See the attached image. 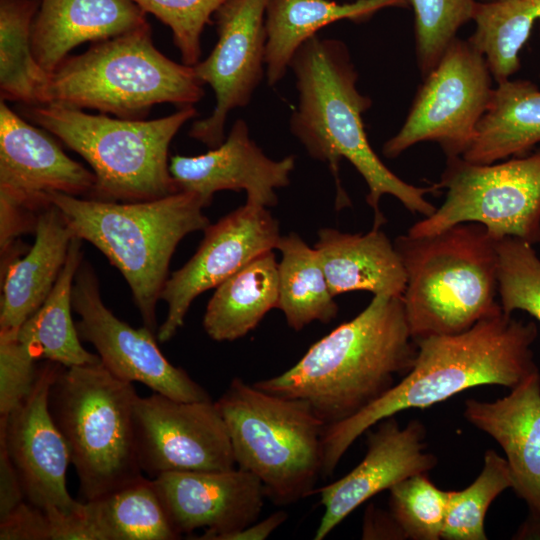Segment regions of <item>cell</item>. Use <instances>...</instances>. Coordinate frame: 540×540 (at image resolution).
<instances>
[{
    "label": "cell",
    "mask_w": 540,
    "mask_h": 540,
    "mask_svg": "<svg viewBox=\"0 0 540 540\" xmlns=\"http://www.w3.org/2000/svg\"><path fill=\"white\" fill-rule=\"evenodd\" d=\"M18 331L0 330V417L15 410L30 394L38 367Z\"/></svg>",
    "instance_id": "obj_38"
},
{
    "label": "cell",
    "mask_w": 540,
    "mask_h": 540,
    "mask_svg": "<svg viewBox=\"0 0 540 540\" xmlns=\"http://www.w3.org/2000/svg\"><path fill=\"white\" fill-rule=\"evenodd\" d=\"M438 189L441 206L414 223L407 234L431 235L459 223L483 225L496 240L540 242V150L490 164L449 157Z\"/></svg>",
    "instance_id": "obj_10"
},
{
    "label": "cell",
    "mask_w": 540,
    "mask_h": 540,
    "mask_svg": "<svg viewBox=\"0 0 540 540\" xmlns=\"http://www.w3.org/2000/svg\"><path fill=\"white\" fill-rule=\"evenodd\" d=\"M362 461L342 478L315 490L324 512L314 539L322 540L357 507L402 480L428 473L437 457L426 451V428L419 420L401 427L394 416L368 430Z\"/></svg>",
    "instance_id": "obj_19"
},
{
    "label": "cell",
    "mask_w": 540,
    "mask_h": 540,
    "mask_svg": "<svg viewBox=\"0 0 540 540\" xmlns=\"http://www.w3.org/2000/svg\"><path fill=\"white\" fill-rule=\"evenodd\" d=\"M417 344L402 296L374 295L353 319L316 341L280 375L256 387L309 404L325 426L342 422L378 400L412 368Z\"/></svg>",
    "instance_id": "obj_3"
},
{
    "label": "cell",
    "mask_w": 540,
    "mask_h": 540,
    "mask_svg": "<svg viewBox=\"0 0 540 540\" xmlns=\"http://www.w3.org/2000/svg\"><path fill=\"white\" fill-rule=\"evenodd\" d=\"M414 15L415 55L424 78L460 28L473 20L478 0H408Z\"/></svg>",
    "instance_id": "obj_35"
},
{
    "label": "cell",
    "mask_w": 540,
    "mask_h": 540,
    "mask_svg": "<svg viewBox=\"0 0 540 540\" xmlns=\"http://www.w3.org/2000/svg\"><path fill=\"white\" fill-rule=\"evenodd\" d=\"M276 249L279 297L277 308L296 331L319 321L329 323L338 313L318 253L296 233L281 236Z\"/></svg>",
    "instance_id": "obj_29"
},
{
    "label": "cell",
    "mask_w": 540,
    "mask_h": 540,
    "mask_svg": "<svg viewBox=\"0 0 540 540\" xmlns=\"http://www.w3.org/2000/svg\"><path fill=\"white\" fill-rule=\"evenodd\" d=\"M27 115L90 165L96 182L88 198L139 202L178 192L168 149L197 111L186 106L158 119H124L49 103L30 106Z\"/></svg>",
    "instance_id": "obj_7"
},
{
    "label": "cell",
    "mask_w": 540,
    "mask_h": 540,
    "mask_svg": "<svg viewBox=\"0 0 540 540\" xmlns=\"http://www.w3.org/2000/svg\"><path fill=\"white\" fill-rule=\"evenodd\" d=\"M152 481L176 531L204 529L199 540H222L256 522L267 497L262 482L238 467L167 472Z\"/></svg>",
    "instance_id": "obj_18"
},
{
    "label": "cell",
    "mask_w": 540,
    "mask_h": 540,
    "mask_svg": "<svg viewBox=\"0 0 540 540\" xmlns=\"http://www.w3.org/2000/svg\"><path fill=\"white\" fill-rule=\"evenodd\" d=\"M72 307L79 315L81 341L91 343L103 366L115 377L139 382L153 392L179 401L211 399L206 390L162 354L156 334L133 328L104 304L93 267L82 259L72 287Z\"/></svg>",
    "instance_id": "obj_13"
},
{
    "label": "cell",
    "mask_w": 540,
    "mask_h": 540,
    "mask_svg": "<svg viewBox=\"0 0 540 540\" xmlns=\"http://www.w3.org/2000/svg\"><path fill=\"white\" fill-rule=\"evenodd\" d=\"M151 13L172 31L182 63L195 66L200 61V38L212 14L228 0H131Z\"/></svg>",
    "instance_id": "obj_37"
},
{
    "label": "cell",
    "mask_w": 540,
    "mask_h": 540,
    "mask_svg": "<svg viewBox=\"0 0 540 540\" xmlns=\"http://www.w3.org/2000/svg\"><path fill=\"white\" fill-rule=\"evenodd\" d=\"M0 540H51L48 513L23 501L6 517L0 519Z\"/></svg>",
    "instance_id": "obj_39"
},
{
    "label": "cell",
    "mask_w": 540,
    "mask_h": 540,
    "mask_svg": "<svg viewBox=\"0 0 540 540\" xmlns=\"http://www.w3.org/2000/svg\"><path fill=\"white\" fill-rule=\"evenodd\" d=\"M62 365L46 361L30 394L0 417V442L18 474L25 500L43 509L80 512L84 503L71 497L66 474L71 458L66 441L49 410L51 385Z\"/></svg>",
    "instance_id": "obj_16"
},
{
    "label": "cell",
    "mask_w": 540,
    "mask_h": 540,
    "mask_svg": "<svg viewBox=\"0 0 540 540\" xmlns=\"http://www.w3.org/2000/svg\"><path fill=\"white\" fill-rule=\"evenodd\" d=\"M34 232L35 241L27 253L1 270L0 330L18 331L43 304L76 237L62 212L53 204L38 213Z\"/></svg>",
    "instance_id": "obj_23"
},
{
    "label": "cell",
    "mask_w": 540,
    "mask_h": 540,
    "mask_svg": "<svg viewBox=\"0 0 540 540\" xmlns=\"http://www.w3.org/2000/svg\"><path fill=\"white\" fill-rule=\"evenodd\" d=\"M48 201L75 236L100 250L127 281L144 326L157 334L156 307L179 242L210 224L195 194L178 191L139 202L78 198L60 192Z\"/></svg>",
    "instance_id": "obj_4"
},
{
    "label": "cell",
    "mask_w": 540,
    "mask_h": 540,
    "mask_svg": "<svg viewBox=\"0 0 540 540\" xmlns=\"http://www.w3.org/2000/svg\"><path fill=\"white\" fill-rule=\"evenodd\" d=\"M133 383L101 363L62 366L48 398L52 418L69 449L85 501L103 497L144 474L133 421Z\"/></svg>",
    "instance_id": "obj_8"
},
{
    "label": "cell",
    "mask_w": 540,
    "mask_h": 540,
    "mask_svg": "<svg viewBox=\"0 0 540 540\" xmlns=\"http://www.w3.org/2000/svg\"><path fill=\"white\" fill-rule=\"evenodd\" d=\"M215 402L235 464L262 482L268 498L290 505L315 493L326 426L307 402L264 391L237 377Z\"/></svg>",
    "instance_id": "obj_9"
},
{
    "label": "cell",
    "mask_w": 540,
    "mask_h": 540,
    "mask_svg": "<svg viewBox=\"0 0 540 540\" xmlns=\"http://www.w3.org/2000/svg\"><path fill=\"white\" fill-rule=\"evenodd\" d=\"M81 239L70 243L66 262L48 297L38 310L19 328L18 339L38 359L58 363L64 367L95 364L101 360L87 351L73 322L72 287L83 259Z\"/></svg>",
    "instance_id": "obj_28"
},
{
    "label": "cell",
    "mask_w": 540,
    "mask_h": 540,
    "mask_svg": "<svg viewBox=\"0 0 540 540\" xmlns=\"http://www.w3.org/2000/svg\"><path fill=\"white\" fill-rule=\"evenodd\" d=\"M493 82L484 55L468 39H454L423 78L401 128L384 143V156L435 142L446 158L462 157L489 106Z\"/></svg>",
    "instance_id": "obj_11"
},
{
    "label": "cell",
    "mask_w": 540,
    "mask_h": 540,
    "mask_svg": "<svg viewBox=\"0 0 540 540\" xmlns=\"http://www.w3.org/2000/svg\"><path fill=\"white\" fill-rule=\"evenodd\" d=\"M364 518L363 539H404V534L391 513L372 508Z\"/></svg>",
    "instance_id": "obj_41"
},
{
    "label": "cell",
    "mask_w": 540,
    "mask_h": 540,
    "mask_svg": "<svg viewBox=\"0 0 540 540\" xmlns=\"http://www.w3.org/2000/svg\"><path fill=\"white\" fill-rule=\"evenodd\" d=\"M288 518L285 511H276L267 518L256 521L248 527L228 534L222 540H264L279 528Z\"/></svg>",
    "instance_id": "obj_42"
},
{
    "label": "cell",
    "mask_w": 540,
    "mask_h": 540,
    "mask_svg": "<svg viewBox=\"0 0 540 540\" xmlns=\"http://www.w3.org/2000/svg\"><path fill=\"white\" fill-rule=\"evenodd\" d=\"M25 501V495L12 461L0 442V519Z\"/></svg>",
    "instance_id": "obj_40"
},
{
    "label": "cell",
    "mask_w": 540,
    "mask_h": 540,
    "mask_svg": "<svg viewBox=\"0 0 540 540\" xmlns=\"http://www.w3.org/2000/svg\"><path fill=\"white\" fill-rule=\"evenodd\" d=\"M540 20V0L478 1L468 40L484 55L495 83L521 67L520 52Z\"/></svg>",
    "instance_id": "obj_32"
},
{
    "label": "cell",
    "mask_w": 540,
    "mask_h": 540,
    "mask_svg": "<svg viewBox=\"0 0 540 540\" xmlns=\"http://www.w3.org/2000/svg\"><path fill=\"white\" fill-rule=\"evenodd\" d=\"M34 0L0 1L1 100L42 104L47 73L33 53L31 32L37 12Z\"/></svg>",
    "instance_id": "obj_31"
},
{
    "label": "cell",
    "mask_w": 540,
    "mask_h": 540,
    "mask_svg": "<svg viewBox=\"0 0 540 540\" xmlns=\"http://www.w3.org/2000/svg\"><path fill=\"white\" fill-rule=\"evenodd\" d=\"M498 299L504 313L521 310L540 322V259L532 244L515 237L497 240Z\"/></svg>",
    "instance_id": "obj_36"
},
{
    "label": "cell",
    "mask_w": 540,
    "mask_h": 540,
    "mask_svg": "<svg viewBox=\"0 0 540 540\" xmlns=\"http://www.w3.org/2000/svg\"><path fill=\"white\" fill-rule=\"evenodd\" d=\"M294 167L293 155L280 160L267 157L242 119L235 121L219 146L197 156L175 155L169 163L177 190L197 195L206 207L223 190H244L247 204L273 207L278 202L275 190L289 185Z\"/></svg>",
    "instance_id": "obj_20"
},
{
    "label": "cell",
    "mask_w": 540,
    "mask_h": 540,
    "mask_svg": "<svg viewBox=\"0 0 540 540\" xmlns=\"http://www.w3.org/2000/svg\"><path fill=\"white\" fill-rule=\"evenodd\" d=\"M145 24V12L131 0H41L32 24L33 53L50 74L80 44Z\"/></svg>",
    "instance_id": "obj_22"
},
{
    "label": "cell",
    "mask_w": 540,
    "mask_h": 540,
    "mask_svg": "<svg viewBox=\"0 0 540 540\" xmlns=\"http://www.w3.org/2000/svg\"><path fill=\"white\" fill-rule=\"evenodd\" d=\"M408 6V0H270L265 19L268 84L274 86L285 76L297 50L323 27L340 20L363 22L383 9Z\"/></svg>",
    "instance_id": "obj_25"
},
{
    "label": "cell",
    "mask_w": 540,
    "mask_h": 540,
    "mask_svg": "<svg viewBox=\"0 0 540 540\" xmlns=\"http://www.w3.org/2000/svg\"><path fill=\"white\" fill-rule=\"evenodd\" d=\"M537 335L533 321L501 309L463 332L416 341L414 364L399 382L359 413L325 427L322 476L333 474L357 438L401 411L424 409L477 386H518L539 372L532 350Z\"/></svg>",
    "instance_id": "obj_1"
},
{
    "label": "cell",
    "mask_w": 540,
    "mask_h": 540,
    "mask_svg": "<svg viewBox=\"0 0 540 540\" xmlns=\"http://www.w3.org/2000/svg\"><path fill=\"white\" fill-rule=\"evenodd\" d=\"M270 0H228L215 13L218 40L194 67L215 93L212 113L193 123L189 135L209 148L225 140L228 114L248 105L265 73L266 10Z\"/></svg>",
    "instance_id": "obj_14"
},
{
    "label": "cell",
    "mask_w": 540,
    "mask_h": 540,
    "mask_svg": "<svg viewBox=\"0 0 540 540\" xmlns=\"http://www.w3.org/2000/svg\"><path fill=\"white\" fill-rule=\"evenodd\" d=\"M280 237L278 221L268 208L247 203L209 224L195 254L164 284L161 299L168 312L158 328V341L167 342L175 336L196 297L276 249Z\"/></svg>",
    "instance_id": "obj_15"
},
{
    "label": "cell",
    "mask_w": 540,
    "mask_h": 540,
    "mask_svg": "<svg viewBox=\"0 0 540 540\" xmlns=\"http://www.w3.org/2000/svg\"><path fill=\"white\" fill-rule=\"evenodd\" d=\"M139 466L149 478L178 471L236 466L230 436L215 401L137 396L133 409Z\"/></svg>",
    "instance_id": "obj_12"
},
{
    "label": "cell",
    "mask_w": 540,
    "mask_h": 540,
    "mask_svg": "<svg viewBox=\"0 0 540 540\" xmlns=\"http://www.w3.org/2000/svg\"><path fill=\"white\" fill-rule=\"evenodd\" d=\"M203 92L193 66L169 59L154 46L147 23L67 57L49 74L42 104L142 119L156 104L193 106Z\"/></svg>",
    "instance_id": "obj_6"
},
{
    "label": "cell",
    "mask_w": 540,
    "mask_h": 540,
    "mask_svg": "<svg viewBox=\"0 0 540 540\" xmlns=\"http://www.w3.org/2000/svg\"><path fill=\"white\" fill-rule=\"evenodd\" d=\"M278 262L266 252L216 287L203 317V328L215 341H234L255 329L277 308Z\"/></svg>",
    "instance_id": "obj_27"
},
{
    "label": "cell",
    "mask_w": 540,
    "mask_h": 540,
    "mask_svg": "<svg viewBox=\"0 0 540 540\" xmlns=\"http://www.w3.org/2000/svg\"><path fill=\"white\" fill-rule=\"evenodd\" d=\"M494 401L469 398L464 418L503 449L512 489L529 511L518 538H540V373Z\"/></svg>",
    "instance_id": "obj_21"
},
{
    "label": "cell",
    "mask_w": 540,
    "mask_h": 540,
    "mask_svg": "<svg viewBox=\"0 0 540 540\" xmlns=\"http://www.w3.org/2000/svg\"><path fill=\"white\" fill-rule=\"evenodd\" d=\"M389 508L405 538L439 540L447 512L448 491L428 473L410 476L389 489Z\"/></svg>",
    "instance_id": "obj_34"
},
{
    "label": "cell",
    "mask_w": 540,
    "mask_h": 540,
    "mask_svg": "<svg viewBox=\"0 0 540 540\" xmlns=\"http://www.w3.org/2000/svg\"><path fill=\"white\" fill-rule=\"evenodd\" d=\"M480 2H490V1H494V0H478Z\"/></svg>",
    "instance_id": "obj_43"
},
{
    "label": "cell",
    "mask_w": 540,
    "mask_h": 540,
    "mask_svg": "<svg viewBox=\"0 0 540 540\" xmlns=\"http://www.w3.org/2000/svg\"><path fill=\"white\" fill-rule=\"evenodd\" d=\"M98 540H175L176 531L151 478L141 477L103 497L85 501Z\"/></svg>",
    "instance_id": "obj_30"
},
{
    "label": "cell",
    "mask_w": 540,
    "mask_h": 540,
    "mask_svg": "<svg viewBox=\"0 0 540 540\" xmlns=\"http://www.w3.org/2000/svg\"><path fill=\"white\" fill-rule=\"evenodd\" d=\"M404 311L414 341L463 332L502 308L497 240L473 222L431 235L398 236Z\"/></svg>",
    "instance_id": "obj_5"
},
{
    "label": "cell",
    "mask_w": 540,
    "mask_h": 540,
    "mask_svg": "<svg viewBox=\"0 0 540 540\" xmlns=\"http://www.w3.org/2000/svg\"><path fill=\"white\" fill-rule=\"evenodd\" d=\"M314 248L334 297L358 290L402 296L405 270L394 242L380 228L365 234L322 228Z\"/></svg>",
    "instance_id": "obj_24"
},
{
    "label": "cell",
    "mask_w": 540,
    "mask_h": 540,
    "mask_svg": "<svg viewBox=\"0 0 540 540\" xmlns=\"http://www.w3.org/2000/svg\"><path fill=\"white\" fill-rule=\"evenodd\" d=\"M513 482L506 459L494 449L484 454L477 478L462 490L448 491L442 537L445 540H486L484 520L491 503Z\"/></svg>",
    "instance_id": "obj_33"
},
{
    "label": "cell",
    "mask_w": 540,
    "mask_h": 540,
    "mask_svg": "<svg viewBox=\"0 0 540 540\" xmlns=\"http://www.w3.org/2000/svg\"><path fill=\"white\" fill-rule=\"evenodd\" d=\"M46 130L0 103V204L30 213L50 205L49 194L89 196L96 178L68 157Z\"/></svg>",
    "instance_id": "obj_17"
},
{
    "label": "cell",
    "mask_w": 540,
    "mask_h": 540,
    "mask_svg": "<svg viewBox=\"0 0 540 540\" xmlns=\"http://www.w3.org/2000/svg\"><path fill=\"white\" fill-rule=\"evenodd\" d=\"M290 68L298 91L290 130L312 158L328 164L335 178L337 208L350 204L339 177L340 160L346 159L367 184L366 201L374 211V228L385 223L379 208L384 195L394 196L411 213L433 214L437 207L426 196L439 190L436 184L407 183L373 151L363 122L372 101L357 88L358 73L344 42L314 36L297 50Z\"/></svg>",
    "instance_id": "obj_2"
},
{
    "label": "cell",
    "mask_w": 540,
    "mask_h": 540,
    "mask_svg": "<svg viewBox=\"0 0 540 540\" xmlns=\"http://www.w3.org/2000/svg\"><path fill=\"white\" fill-rule=\"evenodd\" d=\"M540 143V89L529 80L496 83L476 135L462 156L490 164L524 156Z\"/></svg>",
    "instance_id": "obj_26"
}]
</instances>
